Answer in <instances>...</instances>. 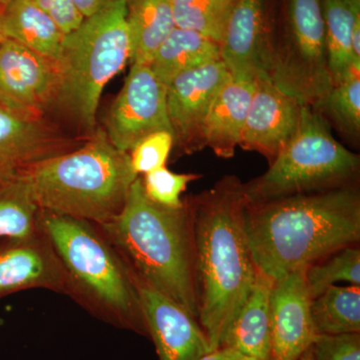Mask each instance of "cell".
I'll use <instances>...</instances> for the list:
<instances>
[{
  "label": "cell",
  "mask_w": 360,
  "mask_h": 360,
  "mask_svg": "<svg viewBox=\"0 0 360 360\" xmlns=\"http://www.w3.org/2000/svg\"><path fill=\"white\" fill-rule=\"evenodd\" d=\"M311 348L314 360H360V333L319 335Z\"/></svg>",
  "instance_id": "31"
},
{
  "label": "cell",
  "mask_w": 360,
  "mask_h": 360,
  "mask_svg": "<svg viewBox=\"0 0 360 360\" xmlns=\"http://www.w3.org/2000/svg\"><path fill=\"white\" fill-rule=\"evenodd\" d=\"M305 279L312 300L336 283L345 281L360 285V250L359 245L347 246L319 262L309 264Z\"/></svg>",
  "instance_id": "28"
},
{
  "label": "cell",
  "mask_w": 360,
  "mask_h": 360,
  "mask_svg": "<svg viewBox=\"0 0 360 360\" xmlns=\"http://www.w3.org/2000/svg\"><path fill=\"white\" fill-rule=\"evenodd\" d=\"M302 106L267 78L257 79L239 146L271 162L297 130Z\"/></svg>",
  "instance_id": "15"
},
{
  "label": "cell",
  "mask_w": 360,
  "mask_h": 360,
  "mask_svg": "<svg viewBox=\"0 0 360 360\" xmlns=\"http://www.w3.org/2000/svg\"><path fill=\"white\" fill-rule=\"evenodd\" d=\"M39 224L71 276L115 321L148 335L131 274L87 222L41 210Z\"/></svg>",
  "instance_id": "8"
},
{
  "label": "cell",
  "mask_w": 360,
  "mask_h": 360,
  "mask_svg": "<svg viewBox=\"0 0 360 360\" xmlns=\"http://www.w3.org/2000/svg\"><path fill=\"white\" fill-rule=\"evenodd\" d=\"M175 26L221 44L236 0H172Z\"/></svg>",
  "instance_id": "27"
},
{
  "label": "cell",
  "mask_w": 360,
  "mask_h": 360,
  "mask_svg": "<svg viewBox=\"0 0 360 360\" xmlns=\"http://www.w3.org/2000/svg\"><path fill=\"white\" fill-rule=\"evenodd\" d=\"M269 0H236L220 44V59L231 77L255 82L264 68Z\"/></svg>",
  "instance_id": "16"
},
{
  "label": "cell",
  "mask_w": 360,
  "mask_h": 360,
  "mask_svg": "<svg viewBox=\"0 0 360 360\" xmlns=\"http://www.w3.org/2000/svg\"><path fill=\"white\" fill-rule=\"evenodd\" d=\"M30 240H13L0 248V297L37 286L60 284V267L44 248Z\"/></svg>",
  "instance_id": "21"
},
{
  "label": "cell",
  "mask_w": 360,
  "mask_h": 360,
  "mask_svg": "<svg viewBox=\"0 0 360 360\" xmlns=\"http://www.w3.org/2000/svg\"><path fill=\"white\" fill-rule=\"evenodd\" d=\"M333 85L360 71V0H321Z\"/></svg>",
  "instance_id": "19"
},
{
  "label": "cell",
  "mask_w": 360,
  "mask_h": 360,
  "mask_svg": "<svg viewBox=\"0 0 360 360\" xmlns=\"http://www.w3.org/2000/svg\"><path fill=\"white\" fill-rule=\"evenodd\" d=\"M174 149V135L168 130H160L141 139L130 151V161L135 174H146L165 163Z\"/></svg>",
  "instance_id": "30"
},
{
  "label": "cell",
  "mask_w": 360,
  "mask_h": 360,
  "mask_svg": "<svg viewBox=\"0 0 360 360\" xmlns=\"http://www.w3.org/2000/svg\"><path fill=\"white\" fill-rule=\"evenodd\" d=\"M265 77L302 105L316 108L333 86L321 0L267 2Z\"/></svg>",
  "instance_id": "6"
},
{
  "label": "cell",
  "mask_w": 360,
  "mask_h": 360,
  "mask_svg": "<svg viewBox=\"0 0 360 360\" xmlns=\"http://www.w3.org/2000/svg\"><path fill=\"white\" fill-rule=\"evenodd\" d=\"M25 176L40 210L105 225L122 212L139 175L129 153L96 129L79 148L35 163Z\"/></svg>",
  "instance_id": "4"
},
{
  "label": "cell",
  "mask_w": 360,
  "mask_h": 360,
  "mask_svg": "<svg viewBox=\"0 0 360 360\" xmlns=\"http://www.w3.org/2000/svg\"><path fill=\"white\" fill-rule=\"evenodd\" d=\"M200 177L202 175L175 174L163 167L144 174L142 184L144 193L153 202L175 210L184 206V200H182L181 195L186 191L187 186Z\"/></svg>",
  "instance_id": "29"
},
{
  "label": "cell",
  "mask_w": 360,
  "mask_h": 360,
  "mask_svg": "<svg viewBox=\"0 0 360 360\" xmlns=\"http://www.w3.org/2000/svg\"><path fill=\"white\" fill-rule=\"evenodd\" d=\"M130 58L125 0H112L65 34L54 60L58 89L53 106L91 134L96 129V113L104 87Z\"/></svg>",
  "instance_id": "5"
},
{
  "label": "cell",
  "mask_w": 360,
  "mask_h": 360,
  "mask_svg": "<svg viewBox=\"0 0 360 360\" xmlns=\"http://www.w3.org/2000/svg\"><path fill=\"white\" fill-rule=\"evenodd\" d=\"M167 90L149 65L132 63L106 117L104 131L116 148L130 153L149 134L160 130L172 132Z\"/></svg>",
  "instance_id": "9"
},
{
  "label": "cell",
  "mask_w": 360,
  "mask_h": 360,
  "mask_svg": "<svg viewBox=\"0 0 360 360\" xmlns=\"http://www.w3.org/2000/svg\"><path fill=\"white\" fill-rule=\"evenodd\" d=\"M200 360H258L232 349L231 347H220L207 352Z\"/></svg>",
  "instance_id": "33"
},
{
  "label": "cell",
  "mask_w": 360,
  "mask_h": 360,
  "mask_svg": "<svg viewBox=\"0 0 360 360\" xmlns=\"http://www.w3.org/2000/svg\"><path fill=\"white\" fill-rule=\"evenodd\" d=\"M191 213L198 291V321L212 350L250 295L257 266L245 227V184L226 175L186 198Z\"/></svg>",
  "instance_id": "1"
},
{
  "label": "cell",
  "mask_w": 360,
  "mask_h": 360,
  "mask_svg": "<svg viewBox=\"0 0 360 360\" xmlns=\"http://www.w3.org/2000/svg\"><path fill=\"white\" fill-rule=\"evenodd\" d=\"M56 20L65 34L77 30L84 21L72 0H33Z\"/></svg>",
  "instance_id": "32"
},
{
  "label": "cell",
  "mask_w": 360,
  "mask_h": 360,
  "mask_svg": "<svg viewBox=\"0 0 360 360\" xmlns=\"http://www.w3.org/2000/svg\"><path fill=\"white\" fill-rule=\"evenodd\" d=\"M255 82L231 77L213 99L203 131L205 148L219 158H232L240 143Z\"/></svg>",
  "instance_id": "17"
},
{
  "label": "cell",
  "mask_w": 360,
  "mask_h": 360,
  "mask_svg": "<svg viewBox=\"0 0 360 360\" xmlns=\"http://www.w3.org/2000/svg\"><path fill=\"white\" fill-rule=\"evenodd\" d=\"M39 210L25 174L0 181V238H34Z\"/></svg>",
  "instance_id": "25"
},
{
  "label": "cell",
  "mask_w": 360,
  "mask_h": 360,
  "mask_svg": "<svg viewBox=\"0 0 360 360\" xmlns=\"http://www.w3.org/2000/svg\"><path fill=\"white\" fill-rule=\"evenodd\" d=\"M58 89L54 60L11 39L0 42V106L44 117Z\"/></svg>",
  "instance_id": "11"
},
{
  "label": "cell",
  "mask_w": 360,
  "mask_h": 360,
  "mask_svg": "<svg viewBox=\"0 0 360 360\" xmlns=\"http://www.w3.org/2000/svg\"><path fill=\"white\" fill-rule=\"evenodd\" d=\"M319 335L360 333V285H331L311 302Z\"/></svg>",
  "instance_id": "24"
},
{
  "label": "cell",
  "mask_w": 360,
  "mask_h": 360,
  "mask_svg": "<svg viewBox=\"0 0 360 360\" xmlns=\"http://www.w3.org/2000/svg\"><path fill=\"white\" fill-rule=\"evenodd\" d=\"M130 274L160 360H200L212 352L195 317L132 272Z\"/></svg>",
  "instance_id": "13"
},
{
  "label": "cell",
  "mask_w": 360,
  "mask_h": 360,
  "mask_svg": "<svg viewBox=\"0 0 360 360\" xmlns=\"http://www.w3.org/2000/svg\"><path fill=\"white\" fill-rule=\"evenodd\" d=\"M274 281L257 270L250 295L227 329L219 347H231L258 360H270V292Z\"/></svg>",
  "instance_id": "18"
},
{
  "label": "cell",
  "mask_w": 360,
  "mask_h": 360,
  "mask_svg": "<svg viewBox=\"0 0 360 360\" xmlns=\"http://www.w3.org/2000/svg\"><path fill=\"white\" fill-rule=\"evenodd\" d=\"M315 110L347 141L359 143L360 137V71H354L333 85L326 98Z\"/></svg>",
  "instance_id": "26"
},
{
  "label": "cell",
  "mask_w": 360,
  "mask_h": 360,
  "mask_svg": "<svg viewBox=\"0 0 360 360\" xmlns=\"http://www.w3.org/2000/svg\"><path fill=\"white\" fill-rule=\"evenodd\" d=\"M360 158L331 134L319 110L303 105L300 125L264 174L245 184L250 202H260L359 184Z\"/></svg>",
  "instance_id": "7"
},
{
  "label": "cell",
  "mask_w": 360,
  "mask_h": 360,
  "mask_svg": "<svg viewBox=\"0 0 360 360\" xmlns=\"http://www.w3.org/2000/svg\"><path fill=\"white\" fill-rule=\"evenodd\" d=\"M2 39L18 42L56 60L65 33L33 0H7L0 6Z\"/></svg>",
  "instance_id": "20"
},
{
  "label": "cell",
  "mask_w": 360,
  "mask_h": 360,
  "mask_svg": "<svg viewBox=\"0 0 360 360\" xmlns=\"http://www.w3.org/2000/svg\"><path fill=\"white\" fill-rule=\"evenodd\" d=\"M111 1L112 0H72L73 4L84 18L98 13Z\"/></svg>",
  "instance_id": "34"
},
{
  "label": "cell",
  "mask_w": 360,
  "mask_h": 360,
  "mask_svg": "<svg viewBox=\"0 0 360 360\" xmlns=\"http://www.w3.org/2000/svg\"><path fill=\"white\" fill-rule=\"evenodd\" d=\"M231 77L221 59L180 73L167 85V115L179 155L205 148V122L217 92Z\"/></svg>",
  "instance_id": "10"
},
{
  "label": "cell",
  "mask_w": 360,
  "mask_h": 360,
  "mask_svg": "<svg viewBox=\"0 0 360 360\" xmlns=\"http://www.w3.org/2000/svg\"><path fill=\"white\" fill-rule=\"evenodd\" d=\"M297 360H314V354H312V348L309 347Z\"/></svg>",
  "instance_id": "35"
},
{
  "label": "cell",
  "mask_w": 360,
  "mask_h": 360,
  "mask_svg": "<svg viewBox=\"0 0 360 360\" xmlns=\"http://www.w3.org/2000/svg\"><path fill=\"white\" fill-rule=\"evenodd\" d=\"M295 270L272 284L270 292V360H297L316 340L305 270Z\"/></svg>",
  "instance_id": "14"
},
{
  "label": "cell",
  "mask_w": 360,
  "mask_h": 360,
  "mask_svg": "<svg viewBox=\"0 0 360 360\" xmlns=\"http://www.w3.org/2000/svg\"><path fill=\"white\" fill-rule=\"evenodd\" d=\"M4 39H2V35H1V32H0V42H1V40Z\"/></svg>",
  "instance_id": "37"
},
{
  "label": "cell",
  "mask_w": 360,
  "mask_h": 360,
  "mask_svg": "<svg viewBox=\"0 0 360 360\" xmlns=\"http://www.w3.org/2000/svg\"><path fill=\"white\" fill-rule=\"evenodd\" d=\"M103 226L129 258L134 276L198 319L193 225L186 200L175 210L156 205L146 196L139 176L122 212Z\"/></svg>",
  "instance_id": "3"
},
{
  "label": "cell",
  "mask_w": 360,
  "mask_h": 360,
  "mask_svg": "<svg viewBox=\"0 0 360 360\" xmlns=\"http://www.w3.org/2000/svg\"><path fill=\"white\" fill-rule=\"evenodd\" d=\"M245 227L257 269L276 281L341 248L359 245V184L248 201Z\"/></svg>",
  "instance_id": "2"
},
{
  "label": "cell",
  "mask_w": 360,
  "mask_h": 360,
  "mask_svg": "<svg viewBox=\"0 0 360 360\" xmlns=\"http://www.w3.org/2000/svg\"><path fill=\"white\" fill-rule=\"evenodd\" d=\"M219 59V44L193 30L175 27L158 47L149 66L167 86L180 73Z\"/></svg>",
  "instance_id": "22"
},
{
  "label": "cell",
  "mask_w": 360,
  "mask_h": 360,
  "mask_svg": "<svg viewBox=\"0 0 360 360\" xmlns=\"http://www.w3.org/2000/svg\"><path fill=\"white\" fill-rule=\"evenodd\" d=\"M6 1H7V0H0V6H1L2 4H6Z\"/></svg>",
  "instance_id": "36"
},
{
  "label": "cell",
  "mask_w": 360,
  "mask_h": 360,
  "mask_svg": "<svg viewBox=\"0 0 360 360\" xmlns=\"http://www.w3.org/2000/svg\"><path fill=\"white\" fill-rule=\"evenodd\" d=\"M131 63L149 65L175 26L172 0H125Z\"/></svg>",
  "instance_id": "23"
},
{
  "label": "cell",
  "mask_w": 360,
  "mask_h": 360,
  "mask_svg": "<svg viewBox=\"0 0 360 360\" xmlns=\"http://www.w3.org/2000/svg\"><path fill=\"white\" fill-rule=\"evenodd\" d=\"M86 139L68 136L45 117L18 115L0 106V181L25 174L39 161L77 149Z\"/></svg>",
  "instance_id": "12"
}]
</instances>
